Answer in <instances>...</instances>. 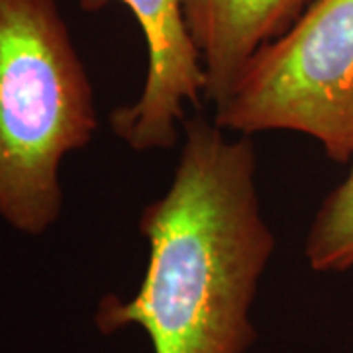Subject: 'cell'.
I'll return each instance as SVG.
<instances>
[{
  "mask_svg": "<svg viewBox=\"0 0 353 353\" xmlns=\"http://www.w3.org/2000/svg\"><path fill=\"white\" fill-rule=\"evenodd\" d=\"M169 189L139 216L148 269L130 299L108 294L97 310L104 334L139 328L153 353H248L252 310L275 236L261 210L257 153L248 136L201 116L183 124Z\"/></svg>",
  "mask_w": 353,
  "mask_h": 353,
  "instance_id": "obj_1",
  "label": "cell"
},
{
  "mask_svg": "<svg viewBox=\"0 0 353 353\" xmlns=\"http://www.w3.org/2000/svg\"><path fill=\"white\" fill-rule=\"evenodd\" d=\"M99 130L94 88L55 0H0V220L43 236L61 165Z\"/></svg>",
  "mask_w": 353,
  "mask_h": 353,
  "instance_id": "obj_2",
  "label": "cell"
},
{
  "mask_svg": "<svg viewBox=\"0 0 353 353\" xmlns=\"http://www.w3.org/2000/svg\"><path fill=\"white\" fill-rule=\"evenodd\" d=\"M226 132H296L330 159L353 155V0H314L289 30L265 46L214 108Z\"/></svg>",
  "mask_w": 353,
  "mask_h": 353,
  "instance_id": "obj_3",
  "label": "cell"
},
{
  "mask_svg": "<svg viewBox=\"0 0 353 353\" xmlns=\"http://www.w3.org/2000/svg\"><path fill=\"white\" fill-rule=\"evenodd\" d=\"M110 2H122L132 10L148 46L141 92L110 114L114 134L134 152L171 150L187 120V104L199 106L206 88L187 26V0H79L87 12L102 10Z\"/></svg>",
  "mask_w": 353,
  "mask_h": 353,
  "instance_id": "obj_4",
  "label": "cell"
},
{
  "mask_svg": "<svg viewBox=\"0 0 353 353\" xmlns=\"http://www.w3.org/2000/svg\"><path fill=\"white\" fill-rule=\"evenodd\" d=\"M314 0H187L185 16L206 79L204 101L222 106L253 57Z\"/></svg>",
  "mask_w": 353,
  "mask_h": 353,
  "instance_id": "obj_5",
  "label": "cell"
},
{
  "mask_svg": "<svg viewBox=\"0 0 353 353\" xmlns=\"http://www.w3.org/2000/svg\"><path fill=\"white\" fill-rule=\"evenodd\" d=\"M304 257L316 273L353 269V155L345 179L316 212L304 243Z\"/></svg>",
  "mask_w": 353,
  "mask_h": 353,
  "instance_id": "obj_6",
  "label": "cell"
}]
</instances>
